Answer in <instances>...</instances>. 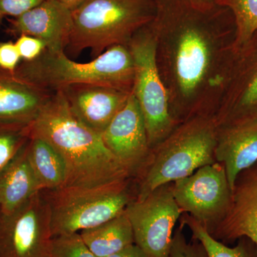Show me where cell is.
Listing matches in <instances>:
<instances>
[{"label": "cell", "mask_w": 257, "mask_h": 257, "mask_svg": "<svg viewBox=\"0 0 257 257\" xmlns=\"http://www.w3.org/2000/svg\"><path fill=\"white\" fill-rule=\"evenodd\" d=\"M30 123L0 122V172L30 140Z\"/></svg>", "instance_id": "cell-23"}, {"label": "cell", "mask_w": 257, "mask_h": 257, "mask_svg": "<svg viewBox=\"0 0 257 257\" xmlns=\"http://www.w3.org/2000/svg\"><path fill=\"white\" fill-rule=\"evenodd\" d=\"M130 180L44 190L50 206L52 236L79 233L122 213L134 200Z\"/></svg>", "instance_id": "cell-6"}, {"label": "cell", "mask_w": 257, "mask_h": 257, "mask_svg": "<svg viewBox=\"0 0 257 257\" xmlns=\"http://www.w3.org/2000/svg\"><path fill=\"white\" fill-rule=\"evenodd\" d=\"M174 197L182 213L192 216L211 234L227 214L231 190L224 166H204L172 184Z\"/></svg>", "instance_id": "cell-8"}, {"label": "cell", "mask_w": 257, "mask_h": 257, "mask_svg": "<svg viewBox=\"0 0 257 257\" xmlns=\"http://www.w3.org/2000/svg\"><path fill=\"white\" fill-rule=\"evenodd\" d=\"M127 47L134 64L133 93L143 113L152 150L177 126L157 67L156 37L152 22L135 34Z\"/></svg>", "instance_id": "cell-7"}, {"label": "cell", "mask_w": 257, "mask_h": 257, "mask_svg": "<svg viewBox=\"0 0 257 257\" xmlns=\"http://www.w3.org/2000/svg\"><path fill=\"white\" fill-rule=\"evenodd\" d=\"M218 124L214 114L193 116L176 126L150 151L141 174L136 200H142L164 184L189 177L216 162Z\"/></svg>", "instance_id": "cell-3"}, {"label": "cell", "mask_w": 257, "mask_h": 257, "mask_svg": "<svg viewBox=\"0 0 257 257\" xmlns=\"http://www.w3.org/2000/svg\"><path fill=\"white\" fill-rule=\"evenodd\" d=\"M214 155L216 162L224 166L232 191L240 172L257 162V118L218 126Z\"/></svg>", "instance_id": "cell-16"}, {"label": "cell", "mask_w": 257, "mask_h": 257, "mask_svg": "<svg viewBox=\"0 0 257 257\" xmlns=\"http://www.w3.org/2000/svg\"><path fill=\"white\" fill-rule=\"evenodd\" d=\"M172 184L157 187L142 200L134 199L125 209L135 243L150 257H170L174 229L182 214Z\"/></svg>", "instance_id": "cell-9"}, {"label": "cell", "mask_w": 257, "mask_h": 257, "mask_svg": "<svg viewBox=\"0 0 257 257\" xmlns=\"http://www.w3.org/2000/svg\"><path fill=\"white\" fill-rule=\"evenodd\" d=\"M101 138L106 148L132 176L139 173L151 149L143 113L133 92L101 133Z\"/></svg>", "instance_id": "cell-12"}, {"label": "cell", "mask_w": 257, "mask_h": 257, "mask_svg": "<svg viewBox=\"0 0 257 257\" xmlns=\"http://www.w3.org/2000/svg\"><path fill=\"white\" fill-rule=\"evenodd\" d=\"M51 253L52 257H96L79 233L53 236Z\"/></svg>", "instance_id": "cell-24"}, {"label": "cell", "mask_w": 257, "mask_h": 257, "mask_svg": "<svg viewBox=\"0 0 257 257\" xmlns=\"http://www.w3.org/2000/svg\"><path fill=\"white\" fill-rule=\"evenodd\" d=\"M27 148L29 162L42 191L56 190L67 185V167L52 145L39 137L30 136Z\"/></svg>", "instance_id": "cell-20"}, {"label": "cell", "mask_w": 257, "mask_h": 257, "mask_svg": "<svg viewBox=\"0 0 257 257\" xmlns=\"http://www.w3.org/2000/svg\"><path fill=\"white\" fill-rule=\"evenodd\" d=\"M183 227L179 226L172 238L170 257H209L204 246L197 240L188 241L183 233Z\"/></svg>", "instance_id": "cell-25"}, {"label": "cell", "mask_w": 257, "mask_h": 257, "mask_svg": "<svg viewBox=\"0 0 257 257\" xmlns=\"http://www.w3.org/2000/svg\"><path fill=\"white\" fill-rule=\"evenodd\" d=\"M218 126L257 118V30L236 58L220 103L216 111Z\"/></svg>", "instance_id": "cell-11"}, {"label": "cell", "mask_w": 257, "mask_h": 257, "mask_svg": "<svg viewBox=\"0 0 257 257\" xmlns=\"http://www.w3.org/2000/svg\"><path fill=\"white\" fill-rule=\"evenodd\" d=\"M234 16L236 25L234 47L239 50L257 30V0H219Z\"/></svg>", "instance_id": "cell-22"}, {"label": "cell", "mask_w": 257, "mask_h": 257, "mask_svg": "<svg viewBox=\"0 0 257 257\" xmlns=\"http://www.w3.org/2000/svg\"><path fill=\"white\" fill-rule=\"evenodd\" d=\"M20 57L15 42H0V68L10 73H15L20 65Z\"/></svg>", "instance_id": "cell-28"}, {"label": "cell", "mask_w": 257, "mask_h": 257, "mask_svg": "<svg viewBox=\"0 0 257 257\" xmlns=\"http://www.w3.org/2000/svg\"><path fill=\"white\" fill-rule=\"evenodd\" d=\"M106 257H150L136 243L130 245L121 251Z\"/></svg>", "instance_id": "cell-29"}, {"label": "cell", "mask_w": 257, "mask_h": 257, "mask_svg": "<svg viewBox=\"0 0 257 257\" xmlns=\"http://www.w3.org/2000/svg\"><path fill=\"white\" fill-rule=\"evenodd\" d=\"M7 20L6 32L10 36L37 37L52 53L65 52L68 46L73 25L72 12L57 0H44L18 18Z\"/></svg>", "instance_id": "cell-13"}, {"label": "cell", "mask_w": 257, "mask_h": 257, "mask_svg": "<svg viewBox=\"0 0 257 257\" xmlns=\"http://www.w3.org/2000/svg\"><path fill=\"white\" fill-rule=\"evenodd\" d=\"M28 143L0 172V214L14 212L42 191L29 162Z\"/></svg>", "instance_id": "cell-18"}, {"label": "cell", "mask_w": 257, "mask_h": 257, "mask_svg": "<svg viewBox=\"0 0 257 257\" xmlns=\"http://www.w3.org/2000/svg\"><path fill=\"white\" fill-rule=\"evenodd\" d=\"M156 60L177 125L214 114L236 58V25L226 7L156 0Z\"/></svg>", "instance_id": "cell-1"}, {"label": "cell", "mask_w": 257, "mask_h": 257, "mask_svg": "<svg viewBox=\"0 0 257 257\" xmlns=\"http://www.w3.org/2000/svg\"><path fill=\"white\" fill-rule=\"evenodd\" d=\"M96 257H106L135 243L131 222L125 210L110 220L79 232Z\"/></svg>", "instance_id": "cell-19"}, {"label": "cell", "mask_w": 257, "mask_h": 257, "mask_svg": "<svg viewBox=\"0 0 257 257\" xmlns=\"http://www.w3.org/2000/svg\"><path fill=\"white\" fill-rule=\"evenodd\" d=\"M15 74L50 92L73 84H99L133 92L134 64L127 46L116 45L85 63L76 62L65 52L46 50L31 62L23 61Z\"/></svg>", "instance_id": "cell-4"}, {"label": "cell", "mask_w": 257, "mask_h": 257, "mask_svg": "<svg viewBox=\"0 0 257 257\" xmlns=\"http://www.w3.org/2000/svg\"><path fill=\"white\" fill-rule=\"evenodd\" d=\"M52 94L0 68V122H32Z\"/></svg>", "instance_id": "cell-17"}, {"label": "cell", "mask_w": 257, "mask_h": 257, "mask_svg": "<svg viewBox=\"0 0 257 257\" xmlns=\"http://www.w3.org/2000/svg\"><path fill=\"white\" fill-rule=\"evenodd\" d=\"M30 136L43 139L63 159L65 187H94L126 180L133 176L106 148L101 134L77 117L63 92H53L30 123Z\"/></svg>", "instance_id": "cell-2"}, {"label": "cell", "mask_w": 257, "mask_h": 257, "mask_svg": "<svg viewBox=\"0 0 257 257\" xmlns=\"http://www.w3.org/2000/svg\"><path fill=\"white\" fill-rule=\"evenodd\" d=\"M52 238L43 191L14 212L0 214V257H52Z\"/></svg>", "instance_id": "cell-10"}, {"label": "cell", "mask_w": 257, "mask_h": 257, "mask_svg": "<svg viewBox=\"0 0 257 257\" xmlns=\"http://www.w3.org/2000/svg\"><path fill=\"white\" fill-rule=\"evenodd\" d=\"M15 45L21 59L26 62L36 60L46 50L45 42L37 37L27 35L17 37Z\"/></svg>", "instance_id": "cell-26"}, {"label": "cell", "mask_w": 257, "mask_h": 257, "mask_svg": "<svg viewBox=\"0 0 257 257\" xmlns=\"http://www.w3.org/2000/svg\"><path fill=\"white\" fill-rule=\"evenodd\" d=\"M179 220L182 226H188L193 239L202 243L209 257H257L256 244L248 238H240L231 247L214 239L199 221L187 213H182Z\"/></svg>", "instance_id": "cell-21"}, {"label": "cell", "mask_w": 257, "mask_h": 257, "mask_svg": "<svg viewBox=\"0 0 257 257\" xmlns=\"http://www.w3.org/2000/svg\"><path fill=\"white\" fill-rule=\"evenodd\" d=\"M59 3H62L64 6L68 8L69 10L73 11L77 7L82 4L84 0H57Z\"/></svg>", "instance_id": "cell-30"}, {"label": "cell", "mask_w": 257, "mask_h": 257, "mask_svg": "<svg viewBox=\"0 0 257 257\" xmlns=\"http://www.w3.org/2000/svg\"><path fill=\"white\" fill-rule=\"evenodd\" d=\"M59 91L77 117L101 135L132 93L99 84H73Z\"/></svg>", "instance_id": "cell-15"}, {"label": "cell", "mask_w": 257, "mask_h": 257, "mask_svg": "<svg viewBox=\"0 0 257 257\" xmlns=\"http://www.w3.org/2000/svg\"><path fill=\"white\" fill-rule=\"evenodd\" d=\"M72 12L69 55L76 57L89 50L95 58L111 47L127 46L140 29L153 21L157 3L156 0H84Z\"/></svg>", "instance_id": "cell-5"}, {"label": "cell", "mask_w": 257, "mask_h": 257, "mask_svg": "<svg viewBox=\"0 0 257 257\" xmlns=\"http://www.w3.org/2000/svg\"><path fill=\"white\" fill-rule=\"evenodd\" d=\"M210 234L225 244L246 237L257 247V162L236 177L229 211Z\"/></svg>", "instance_id": "cell-14"}, {"label": "cell", "mask_w": 257, "mask_h": 257, "mask_svg": "<svg viewBox=\"0 0 257 257\" xmlns=\"http://www.w3.org/2000/svg\"><path fill=\"white\" fill-rule=\"evenodd\" d=\"M190 4L199 5H219V0H179Z\"/></svg>", "instance_id": "cell-31"}, {"label": "cell", "mask_w": 257, "mask_h": 257, "mask_svg": "<svg viewBox=\"0 0 257 257\" xmlns=\"http://www.w3.org/2000/svg\"><path fill=\"white\" fill-rule=\"evenodd\" d=\"M44 0H0V28L5 19L18 18Z\"/></svg>", "instance_id": "cell-27"}]
</instances>
